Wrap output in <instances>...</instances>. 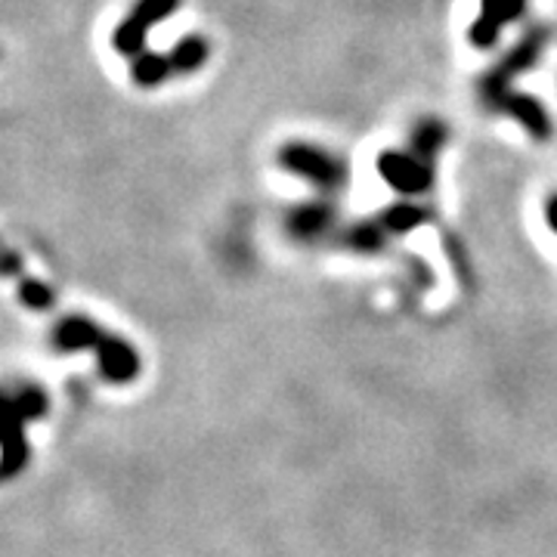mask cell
Listing matches in <instances>:
<instances>
[{"instance_id": "277c9868", "label": "cell", "mask_w": 557, "mask_h": 557, "mask_svg": "<svg viewBox=\"0 0 557 557\" xmlns=\"http://www.w3.org/2000/svg\"><path fill=\"white\" fill-rule=\"evenodd\" d=\"M523 13H527V0H480V16L468 28V40L478 50H490L498 44L505 25L518 22Z\"/></svg>"}, {"instance_id": "5b68a950", "label": "cell", "mask_w": 557, "mask_h": 557, "mask_svg": "<svg viewBox=\"0 0 557 557\" xmlns=\"http://www.w3.org/2000/svg\"><path fill=\"white\" fill-rule=\"evenodd\" d=\"M486 106L498 112V115H508V119H515L530 134L533 139H548L552 137V119H548V112L542 109V102L533 100V97H527V94H515V90H505V94H498V97H490Z\"/></svg>"}, {"instance_id": "8fae6325", "label": "cell", "mask_w": 557, "mask_h": 557, "mask_svg": "<svg viewBox=\"0 0 557 557\" xmlns=\"http://www.w3.org/2000/svg\"><path fill=\"white\" fill-rule=\"evenodd\" d=\"M384 220L394 226V230H406V226H416L424 220V208H416V205H397V208H387Z\"/></svg>"}, {"instance_id": "7c38bea8", "label": "cell", "mask_w": 557, "mask_h": 557, "mask_svg": "<svg viewBox=\"0 0 557 557\" xmlns=\"http://www.w3.org/2000/svg\"><path fill=\"white\" fill-rule=\"evenodd\" d=\"M545 218H548V223L557 230V193L548 199V205H545Z\"/></svg>"}, {"instance_id": "30bf717a", "label": "cell", "mask_w": 557, "mask_h": 557, "mask_svg": "<svg viewBox=\"0 0 557 557\" xmlns=\"http://www.w3.org/2000/svg\"><path fill=\"white\" fill-rule=\"evenodd\" d=\"M174 69H171V57L164 60V57H143V60L134 65V78L139 84H146V87H152V84H159L161 78H168Z\"/></svg>"}, {"instance_id": "52a82bcc", "label": "cell", "mask_w": 557, "mask_h": 557, "mask_svg": "<svg viewBox=\"0 0 557 557\" xmlns=\"http://www.w3.org/2000/svg\"><path fill=\"white\" fill-rule=\"evenodd\" d=\"M449 139V131L446 124L437 119H421L412 131V139H409V152H416L418 159L434 161L440 156V149L446 146Z\"/></svg>"}, {"instance_id": "8992f818", "label": "cell", "mask_w": 557, "mask_h": 557, "mask_svg": "<svg viewBox=\"0 0 557 557\" xmlns=\"http://www.w3.org/2000/svg\"><path fill=\"white\" fill-rule=\"evenodd\" d=\"M177 7L180 0H139L134 16L115 32V47H119V53H137L139 47H143L146 32H149L156 22L164 20V16H171Z\"/></svg>"}, {"instance_id": "ba28073f", "label": "cell", "mask_w": 557, "mask_h": 557, "mask_svg": "<svg viewBox=\"0 0 557 557\" xmlns=\"http://www.w3.org/2000/svg\"><path fill=\"white\" fill-rule=\"evenodd\" d=\"M332 223H335V208L325 205V201L300 205V208H295V214H292V230H295L298 236H304V239L325 233Z\"/></svg>"}, {"instance_id": "7a4b0ae2", "label": "cell", "mask_w": 557, "mask_h": 557, "mask_svg": "<svg viewBox=\"0 0 557 557\" xmlns=\"http://www.w3.org/2000/svg\"><path fill=\"white\" fill-rule=\"evenodd\" d=\"M545 44H548V32H545V28H533L527 38H520L518 47H515L505 60L498 62L486 78L480 81V97H483V102L490 100V97L505 94V90H515L511 81L518 78V75H523V72H530V69L536 65L539 57H542V50H545Z\"/></svg>"}, {"instance_id": "9c48e42d", "label": "cell", "mask_w": 557, "mask_h": 557, "mask_svg": "<svg viewBox=\"0 0 557 557\" xmlns=\"http://www.w3.org/2000/svg\"><path fill=\"white\" fill-rule=\"evenodd\" d=\"M205 60H208V44L199 35H193V38L180 40L177 50L171 53V69L174 72H196L205 65Z\"/></svg>"}, {"instance_id": "3957f363", "label": "cell", "mask_w": 557, "mask_h": 557, "mask_svg": "<svg viewBox=\"0 0 557 557\" xmlns=\"http://www.w3.org/2000/svg\"><path fill=\"white\" fill-rule=\"evenodd\" d=\"M379 174L397 193L406 196H418V193H428L434 186V161L418 159L416 152H397V149H387L379 156Z\"/></svg>"}, {"instance_id": "6da1fadb", "label": "cell", "mask_w": 557, "mask_h": 557, "mask_svg": "<svg viewBox=\"0 0 557 557\" xmlns=\"http://www.w3.org/2000/svg\"><path fill=\"white\" fill-rule=\"evenodd\" d=\"M278 164L285 171L298 174V177L310 180L317 189H325V193H335L347 180V164L338 156H332L329 149H319L313 143H288V146H282Z\"/></svg>"}]
</instances>
